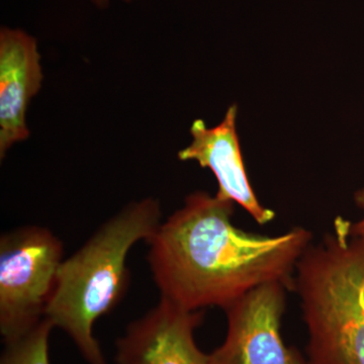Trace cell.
<instances>
[{
  "label": "cell",
  "instance_id": "ba28073f",
  "mask_svg": "<svg viewBox=\"0 0 364 364\" xmlns=\"http://www.w3.org/2000/svg\"><path fill=\"white\" fill-rule=\"evenodd\" d=\"M43 74L37 42L23 31L0 33V157L30 131L26 112L39 91Z\"/></svg>",
  "mask_w": 364,
  "mask_h": 364
},
{
  "label": "cell",
  "instance_id": "3957f363",
  "mask_svg": "<svg viewBox=\"0 0 364 364\" xmlns=\"http://www.w3.org/2000/svg\"><path fill=\"white\" fill-rule=\"evenodd\" d=\"M293 289L309 333L310 364H364V244L350 221L337 217L332 232L299 258Z\"/></svg>",
  "mask_w": 364,
  "mask_h": 364
},
{
  "label": "cell",
  "instance_id": "7a4b0ae2",
  "mask_svg": "<svg viewBox=\"0 0 364 364\" xmlns=\"http://www.w3.org/2000/svg\"><path fill=\"white\" fill-rule=\"evenodd\" d=\"M161 222L156 200L132 203L62 262L45 318L65 333L86 363L107 364L95 336V323L126 296L131 282L129 253L139 242L147 241Z\"/></svg>",
  "mask_w": 364,
  "mask_h": 364
},
{
  "label": "cell",
  "instance_id": "277c9868",
  "mask_svg": "<svg viewBox=\"0 0 364 364\" xmlns=\"http://www.w3.org/2000/svg\"><path fill=\"white\" fill-rule=\"evenodd\" d=\"M64 260V246L51 230L23 226L0 238V334L4 343L45 318Z\"/></svg>",
  "mask_w": 364,
  "mask_h": 364
},
{
  "label": "cell",
  "instance_id": "5b68a950",
  "mask_svg": "<svg viewBox=\"0 0 364 364\" xmlns=\"http://www.w3.org/2000/svg\"><path fill=\"white\" fill-rule=\"evenodd\" d=\"M289 289L282 282L256 287L228 306V330L210 364H310L282 336V320Z\"/></svg>",
  "mask_w": 364,
  "mask_h": 364
},
{
  "label": "cell",
  "instance_id": "8992f818",
  "mask_svg": "<svg viewBox=\"0 0 364 364\" xmlns=\"http://www.w3.org/2000/svg\"><path fill=\"white\" fill-rule=\"evenodd\" d=\"M203 311H188L164 298L127 326L116 341V364H210L198 348L196 330Z\"/></svg>",
  "mask_w": 364,
  "mask_h": 364
},
{
  "label": "cell",
  "instance_id": "8fae6325",
  "mask_svg": "<svg viewBox=\"0 0 364 364\" xmlns=\"http://www.w3.org/2000/svg\"><path fill=\"white\" fill-rule=\"evenodd\" d=\"M92 1L100 7L107 6V4H109V0H92ZM126 1H130V0H126Z\"/></svg>",
  "mask_w": 364,
  "mask_h": 364
},
{
  "label": "cell",
  "instance_id": "30bf717a",
  "mask_svg": "<svg viewBox=\"0 0 364 364\" xmlns=\"http://www.w3.org/2000/svg\"><path fill=\"white\" fill-rule=\"evenodd\" d=\"M354 200L359 208L364 210V188L356 191L354 195ZM350 235L353 238L358 239L364 244V218L360 221L350 223Z\"/></svg>",
  "mask_w": 364,
  "mask_h": 364
},
{
  "label": "cell",
  "instance_id": "52a82bcc",
  "mask_svg": "<svg viewBox=\"0 0 364 364\" xmlns=\"http://www.w3.org/2000/svg\"><path fill=\"white\" fill-rule=\"evenodd\" d=\"M237 105L228 109L224 119L208 128L203 119H196L191 128L193 142L179 151L181 161H196L212 170L219 184L217 196L240 205L258 224L275 218L274 210L264 208L251 186L236 131Z\"/></svg>",
  "mask_w": 364,
  "mask_h": 364
},
{
  "label": "cell",
  "instance_id": "6da1fadb",
  "mask_svg": "<svg viewBox=\"0 0 364 364\" xmlns=\"http://www.w3.org/2000/svg\"><path fill=\"white\" fill-rule=\"evenodd\" d=\"M235 203L198 191L146 241L147 260L161 298L184 310H226L269 282L294 287L296 264L313 234L296 227L267 236L232 222Z\"/></svg>",
  "mask_w": 364,
  "mask_h": 364
},
{
  "label": "cell",
  "instance_id": "9c48e42d",
  "mask_svg": "<svg viewBox=\"0 0 364 364\" xmlns=\"http://www.w3.org/2000/svg\"><path fill=\"white\" fill-rule=\"evenodd\" d=\"M54 326L47 318L20 338L4 343L0 364H51L49 340Z\"/></svg>",
  "mask_w": 364,
  "mask_h": 364
}]
</instances>
